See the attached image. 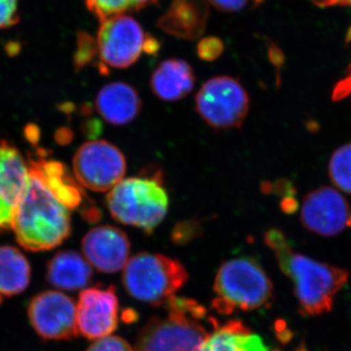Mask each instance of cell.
I'll return each mask as SVG.
<instances>
[{
    "mask_svg": "<svg viewBox=\"0 0 351 351\" xmlns=\"http://www.w3.org/2000/svg\"><path fill=\"white\" fill-rule=\"evenodd\" d=\"M265 241L276 254L281 270L293 281L302 313L308 316L329 313L335 297L348 283V270L295 253L277 228L265 232Z\"/></svg>",
    "mask_w": 351,
    "mask_h": 351,
    "instance_id": "cell-1",
    "label": "cell"
},
{
    "mask_svg": "<svg viewBox=\"0 0 351 351\" xmlns=\"http://www.w3.org/2000/svg\"><path fill=\"white\" fill-rule=\"evenodd\" d=\"M68 208L29 171V182L16 208L11 228L25 250L43 252L60 246L71 233Z\"/></svg>",
    "mask_w": 351,
    "mask_h": 351,
    "instance_id": "cell-2",
    "label": "cell"
},
{
    "mask_svg": "<svg viewBox=\"0 0 351 351\" xmlns=\"http://www.w3.org/2000/svg\"><path fill=\"white\" fill-rule=\"evenodd\" d=\"M164 306L167 315L147 323L138 334L134 351H200L210 335L203 324L204 307L176 297Z\"/></svg>",
    "mask_w": 351,
    "mask_h": 351,
    "instance_id": "cell-3",
    "label": "cell"
},
{
    "mask_svg": "<svg viewBox=\"0 0 351 351\" xmlns=\"http://www.w3.org/2000/svg\"><path fill=\"white\" fill-rule=\"evenodd\" d=\"M106 204L115 221L149 235L167 215L169 197L158 172L122 180L110 189Z\"/></svg>",
    "mask_w": 351,
    "mask_h": 351,
    "instance_id": "cell-4",
    "label": "cell"
},
{
    "mask_svg": "<svg viewBox=\"0 0 351 351\" xmlns=\"http://www.w3.org/2000/svg\"><path fill=\"white\" fill-rule=\"evenodd\" d=\"M214 289L219 297L214 306L226 314L237 308L249 311L265 306L274 293L271 281L260 263L248 257L223 263L215 279Z\"/></svg>",
    "mask_w": 351,
    "mask_h": 351,
    "instance_id": "cell-5",
    "label": "cell"
},
{
    "mask_svg": "<svg viewBox=\"0 0 351 351\" xmlns=\"http://www.w3.org/2000/svg\"><path fill=\"white\" fill-rule=\"evenodd\" d=\"M188 277V271L179 261L161 254L143 252L127 262L122 281L134 299L164 306L186 282Z\"/></svg>",
    "mask_w": 351,
    "mask_h": 351,
    "instance_id": "cell-6",
    "label": "cell"
},
{
    "mask_svg": "<svg viewBox=\"0 0 351 351\" xmlns=\"http://www.w3.org/2000/svg\"><path fill=\"white\" fill-rule=\"evenodd\" d=\"M195 108L201 119L212 128H240L250 110V97L235 78L216 76L198 90Z\"/></svg>",
    "mask_w": 351,
    "mask_h": 351,
    "instance_id": "cell-7",
    "label": "cell"
},
{
    "mask_svg": "<svg viewBox=\"0 0 351 351\" xmlns=\"http://www.w3.org/2000/svg\"><path fill=\"white\" fill-rule=\"evenodd\" d=\"M73 168L80 186L105 193L123 180L126 159L119 147L107 141H90L75 152Z\"/></svg>",
    "mask_w": 351,
    "mask_h": 351,
    "instance_id": "cell-8",
    "label": "cell"
},
{
    "mask_svg": "<svg viewBox=\"0 0 351 351\" xmlns=\"http://www.w3.org/2000/svg\"><path fill=\"white\" fill-rule=\"evenodd\" d=\"M100 23L96 40L101 64L115 69L135 64L142 55L145 36L138 22L130 16L120 15Z\"/></svg>",
    "mask_w": 351,
    "mask_h": 351,
    "instance_id": "cell-9",
    "label": "cell"
},
{
    "mask_svg": "<svg viewBox=\"0 0 351 351\" xmlns=\"http://www.w3.org/2000/svg\"><path fill=\"white\" fill-rule=\"evenodd\" d=\"M27 316L34 331L47 341H69L77 336L76 304L60 291H44L32 298Z\"/></svg>",
    "mask_w": 351,
    "mask_h": 351,
    "instance_id": "cell-10",
    "label": "cell"
},
{
    "mask_svg": "<svg viewBox=\"0 0 351 351\" xmlns=\"http://www.w3.org/2000/svg\"><path fill=\"white\" fill-rule=\"evenodd\" d=\"M301 221L309 232L332 237L351 228V207L336 189L324 186L304 197Z\"/></svg>",
    "mask_w": 351,
    "mask_h": 351,
    "instance_id": "cell-11",
    "label": "cell"
},
{
    "mask_svg": "<svg viewBox=\"0 0 351 351\" xmlns=\"http://www.w3.org/2000/svg\"><path fill=\"white\" fill-rule=\"evenodd\" d=\"M77 331L89 339L110 336L119 324V300L112 286L88 288L80 292L76 304Z\"/></svg>",
    "mask_w": 351,
    "mask_h": 351,
    "instance_id": "cell-12",
    "label": "cell"
},
{
    "mask_svg": "<svg viewBox=\"0 0 351 351\" xmlns=\"http://www.w3.org/2000/svg\"><path fill=\"white\" fill-rule=\"evenodd\" d=\"M27 182L29 169L22 154L7 141H0V232L11 228Z\"/></svg>",
    "mask_w": 351,
    "mask_h": 351,
    "instance_id": "cell-13",
    "label": "cell"
},
{
    "mask_svg": "<svg viewBox=\"0 0 351 351\" xmlns=\"http://www.w3.org/2000/svg\"><path fill=\"white\" fill-rule=\"evenodd\" d=\"M82 248L85 260L92 267L104 274H115L129 261L130 241L120 228L101 226L86 233Z\"/></svg>",
    "mask_w": 351,
    "mask_h": 351,
    "instance_id": "cell-14",
    "label": "cell"
},
{
    "mask_svg": "<svg viewBox=\"0 0 351 351\" xmlns=\"http://www.w3.org/2000/svg\"><path fill=\"white\" fill-rule=\"evenodd\" d=\"M209 16L206 0H172L156 25L176 38L195 41L204 34Z\"/></svg>",
    "mask_w": 351,
    "mask_h": 351,
    "instance_id": "cell-15",
    "label": "cell"
},
{
    "mask_svg": "<svg viewBox=\"0 0 351 351\" xmlns=\"http://www.w3.org/2000/svg\"><path fill=\"white\" fill-rule=\"evenodd\" d=\"M142 105L137 90L128 83L119 82L101 88L95 101L101 119L113 126L131 123L140 114Z\"/></svg>",
    "mask_w": 351,
    "mask_h": 351,
    "instance_id": "cell-16",
    "label": "cell"
},
{
    "mask_svg": "<svg viewBox=\"0 0 351 351\" xmlns=\"http://www.w3.org/2000/svg\"><path fill=\"white\" fill-rule=\"evenodd\" d=\"M27 169L38 176L50 193L68 209L82 205L84 191L64 164L38 157L29 159Z\"/></svg>",
    "mask_w": 351,
    "mask_h": 351,
    "instance_id": "cell-17",
    "label": "cell"
},
{
    "mask_svg": "<svg viewBox=\"0 0 351 351\" xmlns=\"http://www.w3.org/2000/svg\"><path fill=\"white\" fill-rule=\"evenodd\" d=\"M195 71L182 59L161 62L152 73L149 85L157 98L164 101H178L186 98L195 87Z\"/></svg>",
    "mask_w": 351,
    "mask_h": 351,
    "instance_id": "cell-18",
    "label": "cell"
},
{
    "mask_svg": "<svg viewBox=\"0 0 351 351\" xmlns=\"http://www.w3.org/2000/svg\"><path fill=\"white\" fill-rule=\"evenodd\" d=\"M93 270L91 265L77 252H58L47 265L46 279L53 287L64 291H77L90 284Z\"/></svg>",
    "mask_w": 351,
    "mask_h": 351,
    "instance_id": "cell-19",
    "label": "cell"
},
{
    "mask_svg": "<svg viewBox=\"0 0 351 351\" xmlns=\"http://www.w3.org/2000/svg\"><path fill=\"white\" fill-rule=\"evenodd\" d=\"M32 269L24 254L13 246H0V295L13 297L31 282Z\"/></svg>",
    "mask_w": 351,
    "mask_h": 351,
    "instance_id": "cell-20",
    "label": "cell"
},
{
    "mask_svg": "<svg viewBox=\"0 0 351 351\" xmlns=\"http://www.w3.org/2000/svg\"><path fill=\"white\" fill-rule=\"evenodd\" d=\"M200 351H269L262 339L239 321H230L209 335Z\"/></svg>",
    "mask_w": 351,
    "mask_h": 351,
    "instance_id": "cell-21",
    "label": "cell"
},
{
    "mask_svg": "<svg viewBox=\"0 0 351 351\" xmlns=\"http://www.w3.org/2000/svg\"><path fill=\"white\" fill-rule=\"evenodd\" d=\"M159 0H84L88 10L100 22L115 16L138 12L154 4Z\"/></svg>",
    "mask_w": 351,
    "mask_h": 351,
    "instance_id": "cell-22",
    "label": "cell"
},
{
    "mask_svg": "<svg viewBox=\"0 0 351 351\" xmlns=\"http://www.w3.org/2000/svg\"><path fill=\"white\" fill-rule=\"evenodd\" d=\"M329 175L335 186L351 195V143L334 152L330 159Z\"/></svg>",
    "mask_w": 351,
    "mask_h": 351,
    "instance_id": "cell-23",
    "label": "cell"
},
{
    "mask_svg": "<svg viewBox=\"0 0 351 351\" xmlns=\"http://www.w3.org/2000/svg\"><path fill=\"white\" fill-rule=\"evenodd\" d=\"M96 56H98L96 38L88 32H78L77 44H76V51L73 57L76 71H82L88 64L93 63Z\"/></svg>",
    "mask_w": 351,
    "mask_h": 351,
    "instance_id": "cell-24",
    "label": "cell"
},
{
    "mask_svg": "<svg viewBox=\"0 0 351 351\" xmlns=\"http://www.w3.org/2000/svg\"><path fill=\"white\" fill-rule=\"evenodd\" d=\"M203 233V225L198 219H184L176 223L171 233L175 244L184 245L198 239Z\"/></svg>",
    "mask_w": 351,
    "mask_h": 351,
    "instance_id": "cell-25",
    "label": "cell"
},
{
    "mask_svg": "<svg viewBox=\"0 0 351 351\" xmlns=\"http://www.w3.org/2000/svg\"><path fill=\"white\" fill-rule=\"evenodd\" d=\"M223 50H225V44L221 38L216 36L201 38L196 48L198 57L205 62H213L218 59L223 54Z\"/></svg>",
    "mask_w": 351,
    "mask_h": 351,
    "instance_id": "cell-26",
    "label": "cell"
},
{
    "mask_svg": "<svg viewBox=\"0 0 351 351\" xmlns=\"http://www.w3.org/2000/svg\"><path fill=\"white\" fill-rule=\"evenodd\" d=\"M87 351H134L131 346L122 338L108 336L105 338L95 339Z\"/></svg>",
    "mask_w": 351,
    "mask_h": 351,
    "instance_id": "cell-27",
    "label": "cell"
},
{
    "mask_svg": "<svg viewBox=\"0 0 351 351\" xmlns=\"http://www.w3.org/2000/svg\"><path fill=\"white\" fill-rule=\"evenodd\" d=\"M19 19L18 0H0V29L15 25Z\"/></svg>",
    "mask_w": 351,
    "mask_h": 351,
    "instance_id": "cell-28",
    "label": "cell"
},
{
    "mask_svg": "<svg viewBox=\"0 0 351 351\" xmlns=\"http://www.w3.org/2000/svg\"><path fill=\"white\" fill-rule=\"evenodd\" d=\"M208 4H211L218 10L223 11V12H237L242 10L248 0H206Z\"/></svg>",
    "mask_w": 351,
    "mask_h": 351,
    "instance_id": "cell-29",
    "label": "cell"
},
{
    "mask_svg": "<svg viewBox=\"0 0 351 351\" xmlns=\"http://www.w3.org/2000/svg\"><path fill=\"white\" fill-rule=\"evenodd\" d=\"M332 98L335 101L351 98V66L348 71V73H346V77L335 87L334 92H332Z\"/></svg>",
    "mask_w": 351,
    "mask_h": 351,
    "instance_id": "cell-30",
    "label": "cell"
},
{
    "mask_svg": "<svg viewBox=\"0 0 351 351\" xmlns=\"http://www.w3.org/2000/svg\"><path fill=\"white\" fill-rule=\"evenodd\" d=\"M160 43L154 36L149 34H145L143 52L149 55H156L160 50Z\"/></svg>",
    "mask_w": 351,
    "mask_h": 351,
    "instance_id": "cell-31",
    "label": "cell"
},
{
    "mask_svg": "<svg viewBox=\"0 0 351 351\" xmlns=\"http://www.w3.org/2000/svg\"><path fill=\"white\" fill-rule=\"evenodd\" d=\"M82 214L84 219L92 223H97V221H100L101 218L100 210L94 206L88 207L87 209L85 208V209L83 210Z\"/></svg>",
    "mask_w": 351,
    "mask_h": 351,
    "instance_id": "cell-32",
    "label": "cell"
},
{
    "mask_svg": "<svg viewBox=\"0 0 351 351\" xmlns=\"http://www.w3.org/2000/svg\"><path fill=\"white\" fill-rule=\"evenodd\" d=\"M101 126L100 121L96 119L89 120L85 124L84 133H86L89 137H96L97 135L101 133Z\"/></svg>",
    "mask_w": 351,
    "mask_h": 351,
    "instance_id": "cell-33",
    "label": "cell"
},
{
    "mask_svg": "<svg viewBox=\"0 0 351 351\" xmlns=\"http://www.w3.org/2000/svg\"><path fill=\"white\" fill-rule=\"evenodd\" d=\"M281 208L284 212L287 213H293L295 209H297V202L293 198L287 197L285 198L281 203Z\"/></svg>",
    "mask_w": 351,
    "mask_h": 351,
    "instance_id": "cell-34",
    "label": "cell"
},
{
    "mask_svg": "<svg viewBox=\"0 0 351 351\" xmlns=\"http://www.w3.org/2000/svg\"><path fill=\"white\" fill-rule=\"evenodd\" d=\"M321 1H327V2H336V3H343V4H350L351 5V0H321Z\"/></svg>",
    "mask_w": 351,
    "mask_h": 351,
    "instance_id": "cell-35",
    "label": "cell"
},
{
    "mask_svg": "<svg viewBox=\"0 0 351 351\" xmlns=\"http://www.w3.org/2000/svg\"><path fill=\"white\" fill-rule=\"evenodd\" d=\"M253 1L255 2V4H260L263 0H253Z\"/></svg>",
    "mask_w": 351,
    "mask_h": 351,
    "instance_id": "cell-36",
    "label": "cell"
},
{
    "mask_svg": "<svg viewBox=\"0 0 351 351\" xmlns=\"http://www.w3.org/2000/svg\"><path fill=\"white\" fill-rule=\"evenodd\" d=\"M1 301H2V297H1V295H0V302H1Z\"/></svg>",
    "mask_w": 351,
    "mask_h": 351,
    "instance_id": "cell-37",
    "label": "cell"
}]
</instances>
